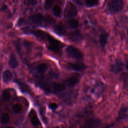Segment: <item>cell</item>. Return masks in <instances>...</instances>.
<instances>
[{
  "mask_svg": "<svg viewBox=\"0 0 128 128\" xmlns=\"http://www.w3.org/2000/svg\"><path fill=\"white\" fill-rule=\"evenodd\" d=\"M31 32L33 34H34L36 37H38V38H40V40H42L46 39V36L48 35V34L46 33H45L44 32L40 30H32Z\"/></svg>",
  "mask_w": 128,
  "mask_h": 128,
  "instance_id": "obj_15",
  "label": "cell"
},
{
  "mask_svg": "<svg viewBox=\"0 0 128 128\" xmlns=\"http://www.w3.org/2000/svg\"><path fill=\"white\" fill-rule=\"evenodd\" d=\"M8 64L12 68H15L18 66V62L14 54H10L8 61Z\"/></svg>",
  "mask_w": 128,
  "mask_h": 128,
  "instance_id": "obj_14",
  "label": "cell"
},
{
  "mask_svg": "<svg viewBox=\"0 0 128 128\" xmlns=\"http://www.w3.org/2000/svg\"><path fill=\"white\" fill-rule=\"evenodd\" d=\"M16 44V48L18 52H20V42H18Z\"/></svg>",
  "mask_w": 128,
  "mask_h": 128,
  "instance_id": "obj_28",
  "label": "cell"
},
{
  "mask_svg": "<svg viewBox=\"0 0 128 128\" xmlns=\"http://www.w3.org/2000/svg\"><path fill=\"white\" fill-rule=\"evenodd\" d=\"M78 10L77 6L71 2H68L64 10V16L66 18L73 17L77 15Z\"/></svg>",
  "mask_w": 128,
  "mask_h": 128,
  "instance_id": "obj_3",
  "label": "cell"
},
{
  "mask_svg": "<svg viewBox=\"0 0 128 128\" xmlns=\"http://www.w3.org/2000/svg\"><path fill=\"white\" fill-rule=\"evenodd\" d=\"M12 110L14 113H18L22 110V106L19 104H15L12 106Z\"/></svg>",
  "mask_w": 128,
  "mask_h": 128,
  "instance_id": "obj_24",
  "label": "cell"
},
{
  "mask_svg": "<svg viewBox=\"0 0 128 128\" xmlns=\"http://www.w3.org/2000/svg\"><path fill=\"white\" fill-rule=\"evenodd\" d=\"M54 30L57 34L59 35H63L66 32V28L63 24L59 22L54 26Z\"/></svg>",
  "mask_w": 128,
  "mask_h": 128,
  "instance_id": "obj_9",
  "label": "cell"
},
{
  "mask_svg": "<svg viewBox=\"0 0 128 128\" xmlns=\"http://www.w3.org/2000/svg\"><path fill=\"white\" fill-rule=\"evenodd\" d=\"M66 89V86L60 82H54L52 86V90L54 92H60Z\"/></svg>",
  "mask_w": 128,
  "mask_h": 128,
  "instance_id": "obj_11",
  "label": "cell"
},
{
  "mask_svg": "<svg viewBox=\"0 0 128 128\" xmlns=\"http://www.w3.org/2000/svg\"><path fill=\"white\" fill-rule=\"evenodd\" d=\"M48 68V65L47 64L42 63L38 64L36 67V70L37 72L40 74H43L47 70Z\"/></svg>",
  "mask_w": 128,
  "mask_h": 128,
  "instance_id": "obj_16",
  "label": "cell"
},
{
  "mask_svg": "<svg viewBox=\"0 0 128 128\" xmlns=\"http://www.w3.org/2000/svg\"><path fill=\"white\" fill-rule=\"evenodd\" d=\"M30 20L36 24H42L43 22L46 24V16H44L41 14H36L30 17Z\"/></svg>",
  "mask_w": 128,
  "mask_h": 128,
  "instance_id": "obj_6",
  "label": "cell"
},
{
  "mask_svg": "<svg viewBox=\"0 0 128 128\" xmlns=\"http://www.w3.org/2000/svg\"><path fill=\"white\" fill-rule=\"evenodd\" d=\"M2 99L5 101H8L10 98V94L8 90H5L3 92L2 94Z\"/></svg>",
  "mask_w": 128,
  "mask_h": 128,
  "instance_id": "obj_23",
  "label": "cell"
},
{
  "mask_svg": "<svg viewBox=\"0 0 128 128\" xmlns=\"http://www.w3.org/2000/svg\"><path fill=\"white\" fill-rule=\"evenodd\" d=\"M30 117L31 122L34 126H38L40 124V120L34 110H32L30 111Z\"/></svg>",
  "mask_w": 128,
  "mask_h": 128,
  "instance_id": "obj_12",
  "label": "cell"
},
{
  "mask_svg": "<svg viewBox=\"0 0 128 128\" xmlns=\"http://www.w3.org/2000/svg\"><path fill=\"white\" fill-rule=\"evenodd\" d=\"M122 64H120V63H116V64L114 66H113L112 70H114V72H119L120 70L122 68Z\"/></svg>",
  "mask_w": 128,
  "mask_h": 128,
  "instance_id": "obj_25",
  "label": "cell"
},
{
  "mask_svg": "<svg viewBox=\"0 0 128 128\" xmlns=\"http://www.w3.org/2000/svg\"><path fill=\"white\" fill-rule=\"evenodd\" d=\"M68 67L73 70L76 71H82L83 70L86 66L82 62H68Z\"/></svg>",
  "mask_w": 128,
  "mask_h": 128,
  "instance_id": "obj_8",
  "label": "cell"
},
{
  "mask_svg": "<svg viewBox=\"0 0 128 128\" xmlns=\"http://www.w3.org/2000/svg\"><path fill=\"white\" fill-rule=\"evenodd\" d=\"M52 1H49V0H47L45 2V4H44V8L46 10H49L51 8L52 4Z\"/></svg>",
  "mask_w": 128,
  "mask_h": 128,
  "instance_id": "obj_26",
  "label": "cell"
},
{
  "mask_svg": "<svg viewBox=\"0 0 128 128\" xmlns=\"http://www.w3.org/2000/svg\"><path fill=\"white\" fill-rule=\"evenodd\" d=\"M6 128H14V126H7V127H6Z\"/></svg>",
  "mask_w": 128,
  "mask_h": 128,
  "instance_id": "obj_29",
  "label": "cell"
},
{
  "mask_svg": "<svg viewBox=\"0 0 128 128\" xmlns=\"http://www.w3.org/2000/svg\"><path fill=\"white\" fill-rule=\"evenodd\" d=\"M48 42L47 46L49 50L55 53H59L61 50V44L60 42L48 34L46 36Z\"/></svg>",
  "mask_w": 128,
  "mask_h": 128,
  "instance_id": "obj_1",
  "label": "cell"
},
{
  "mask_svg": "<svg viewBox=\"0 0 128 128\" xmlns=\"http://www.w3.org/2000/svg\"><path fill=\"white\" fill-rule=\"evenodd\" d=\"M118 116L120 118H128V106L122 108L120 110Z\"/></svg>",
  "mask_w": 128,
  "mask_h": 128,
  "instance_id": "obj_18",
  "label": "cell"
},
{
  "mask_svg": "<svg viewBox=\"0 0 128 128\" xmlns=\"http://www.w3.org/2000/svg\"><path fill=\"white\" fill-rule=\"evenodd\" d=\"M58 104L56 102H51L49 104V106L52 109H56L58 108Z\"/></svg>",
  "mask_w": 128,
  "mask_h": 128,
  "instance_id": "obj_27",
  "label": "cell"
},
{
  "mask_svg": "<svg viewBox=\"0 0 128 128\" xmlns=\"http://www.w3.org/2000/svg\"><path fill=\"white\" fill-rule=\"evenodd\" d=\"M66 51L70 56L75 59H81L83 56L82 52L78 48L72 46H68Z\"/></svg>",
  "mask_w": 128,
  "mask_h": 128,
  "instance_id": "obj_4",
  "label": "cell"
},
{
  "mask_svg": "<svg viewBox=\"0 0 128 128\" xmlns=\"http://www.w3.org/2000/svg\"><path fill=\"white\" fill-rule=\"evenodd\" d=\"M68 27L70 29H74L76 28L78 26V22L77 20L74 18H70L67 22Z\"/></svg>",
  "mask_w": 128,
  "mask_h": 128,
  "instance_id": "obj_17",
  "label": "cell"
},
{
  "mask_svg": "<svg viewBox=\"0 0 128 128\" xmlns=\"http://www.w3.org/2000/svg\"><path fill=\"white\" fill-rule=\"evenodd\" d=\"M79 82V78L76 76H72L66 80V84L69 87H73Z\"/></svg>",
  "mask_w": 128,
  "mask_h": 128,
  "instance_id": "obj_10",
  "label": "cell"
},
{
  "mask_svg": "<svg viewBox=\"0 0 128 128\" xmlns=\"http://www.w3.org/2000/svg\"><path fill=\"white\" fill-rule=\"evenodd\" d=\"M99 2L98 0H87L85 1V6L86 7L90 8L93 7L94 6H96L98 4Z\"/></svg>",
  "mask_w": 128,
  "mask_h": 128,
  "instance_id": "obj_20",
  "label": "cell"
},
{
  "mask_svg": "<svg viewBox=\"0 0 128 128\" xmlns=\"http://www.w3.org/2000/svg\"><path fill=\"white\" fill-rule=\"evenodd\" d=\"M12 78V74L9 70H5L2 74V79L4 82H8Z\"/></svg>",
  "mask_w": 128,
  "mask_h": 128,
  "instance_id": "obj_13",
  "label": "cell"
},
{
  "mask_svg": "<svg viewBox=\"0 0 128 128\" xmlns=\"http://www.w3.org/2000/svg\"><path fill=\"white\" fill-rule=\"evenodd\" d=\"M108 38V34L106 33H102L100 36V42L102 47H104L106 45Z\"/></svg>",
  "mask_w": 128,
  "mask_h": 128,
  "instance_id": "obj_19",
  "label": "cell"
},
{
  "mask_svg": "<svg viewBox=\"0 0 128 128\" xmlns=\"http://www.w3.org/2000/svg\"><path fill=\"white\" fill-rule=\"evenodd\" d=\"M10 119V116L9 114L6 112H4L2 114V122L3 124H7Z\"/></svg>",
  "mask_w": 128,
  "mask_h": 128,
  "instance_id": "obj_21",
  "label": "cell"
},
{
  "mask_svg": "<svg viewBox=\"0 0 128 128\" xmlns=\"http://www.w3.org/2000/svg\"><path fill=\"white\" fill-rule=\"evenodd\" d=\"M68 38L71 41L74 42H78L82 40V36L79 30H76L69 33L68 34Z\"/></svg>",
  "mask_w": 128,
  "mask_h": 128,
  "instance_id": "obj_7",
  "label": "cell"
},
{
  "mask_svg": "<svg viewBox=\"0 0 128 128\" xmlns=\"http://www.w3.org/2000/svg\"><path fill=\"white\" fill-rule=\"evenodd\" d=\"M52 12L56 16H60L61 15V8L58 6H55L52 10Z\"/></svg>",
  "mask_w": 128,
  "mask_h": 128,
  "instance_id": "obj_22",
  "label": "cell"
},
{
  "mask_svg": "<svg viewBox=\"0 0 128 128\" xmlns=\"http://www.w3.org/2000/svg\"><path fill=\"white\" fill-rule=\"evenodd\" d=\"M126 68H127L128 70V64L126 65Z\"/></svg>",
  "mask_w": 128,
  "mask_h": 128,
  "instance_id": "obj_30",
  "label": "cell"
},
{
  "mask_svg": "<svg viewBox=\"0 0 128 128\" xmlns=\"http://www.w3.org/2000/svg\"><path fill=\"white\" fill-rule=\"evenodd\" d=\"M123 6L124 2L121 0H112L108 2V11L112 14L120 12Z\"/></svg>",
  "mask_w": 128,
  "mask_h": 128,
  "instance_id": "obj_2",
  "label": "cell"
},
{
  "mask_svg": "<svg viewBox=\"0 0 128 128\" xmlns=\"http://www.w3.org/2000/svg\"><path fill=\"white\" fill-rule=\"evenodd\" d=\"M100 124V120L97 118L92 117L86 120L82 128H97Z\"/></svg>",
  "mask_w": 128,
  "mask_h": 128,
  "instance_id": "obj_5",
  "label": "cell"
}]
</instances>
